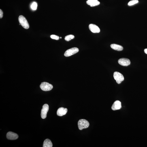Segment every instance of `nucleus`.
<instances>
[{
    "instance_id": "nucleus-1",
    "label": "nucleus",
    "mask_w": 147,
    "mask_h": 147,
    "mask_svg": "<svg viewBox=\"0 0 147 147\" xmlns=\"http://www.w3.org/2000/svg\"><path fill=\"white\" fill-rule=\"evenodd\" d=\"M78 125L79 129L82 130L84 129L87 128L89 127V123L87 120L82 119L79 120Z\"/></svg>"
},
{
    "instance_id": "nucleus-2",
    "label": "nucleus",
    "mask_w": 147,
    "mask_h": 147,
    "mask_svg": "<svg viewBox=\"0 0 147 147\" xmlns=\"http://www.w3.org/2000/svg\"><path fill=\"white\" fill-rule=\"evenodd\" d=\"M20 24L24 29H27L29 28V25L27 20L23 16L20 15L18 19Z\"/></svg>"
},
{
    "instance_id": "nucleus-3",
    "label": "nucleus",
    "mask_w": 147,
    "mask_h": 147,
    "mask_svg": "<svg viewBox=\"0 0 147 147\" xmlns=\"http://www.w3.org/2000/svg\"><path fill=\"white\" fill-rule=\"evenodd\" d=\"M40 87L43 91H47L51 90L53 88V86L48 82H43L41 83Z\"/></svg>"
},
{
    "instance_id": "nucleus-4",
    "label": "nucleus",
    "mask_w": 147,
    "mask_h": 147,
    "mask_svg": "<svg viewBox=\"0 0 147 147\" xmlns=\"http://www.w3.org/2000/svg\"><path fill=\"white\" fill-rule=\"evenodd\" d=\"M113 76L114 79L118 84H120L124 80V78L123 75L118 72H115L114 73Z\"/></svg>"
},
{
    "instance_id": "nucleus-5",
    "label": "nucleus",
    "mask_w": 147,
    "mask_h": 147,
    "mask_svg": "<svg viewBox=\"0 0 147 147\" xmlns=\"http://www.w3.org/2000/svg\"><path fill=\"white\" fill-rule=\"evenodd\" d=\"M79 51L78 48L74 47L67 50L65 53L64 55L66 57H69L77 53Z\"/></svg>"
},
{
    "instance_id": "nucleus-6",
    "label": "nucleus",
    "mask_w": 147,
    "mask_h": 147,
    "mask_svg": "<svg viewBox=\"0 0 147 147\" xmlns=\"http://www.w3.org/2000/svg\"><path fill=\"white\" fill-rule=\"evenodd\" d=\"M49 106L46 104L43 105L41 112V116L42 118L45 119L46 118L47 113L49 110Z\"/></svg>"
},
{
    "instance_id": "nucleus-7",
    "label": "nucleus",
    "mask_w": 147,
    "mask_h": 147,
    "mask_svg": "<svg viewBox=\"0 0 147 147\" xmlns=\"http://www.w3.org/2000/svg\"><path fill=\"white\" fill-rule=\"evenodd\" d=\"M118 62L120 65L124 66H127L131 64L130 60L126 58H121L118 60Z\"/></svg>"
},
{
    "instance_id": "nucleus-8",
    "label": "nucleus",
    "mask_w": 147,
    "mask_h": 147,
    "mask_svg": "<svg viewBox=\"0 0 147 147\" xmlns=\"http://www.w3.org/2000/svg\"><path fill=\"white\" fill-rule=\"evenodd\" d=\"M89 28L90 30L93 33H98L100 31L99 27L95 24H90L89 25Z\"/></svg>"
},
{
    "instance_id": "nucleus-9",
    "label": "nucleus",
    "mask_w": 147,
    "mask_h": 147,
    "mask_svg": "<svg viewBox=\"0 0 147 147\" xmlns=\"http://www.w3.org/2000/svg\"><path fill=\"white\" fill-rule=\"evenodd\" d=\"M6 137L9 140H14L18 138V136L16 133L9 132L7 133Z\"/></svg>"
},
{
    "instance_id": "nucleus-10",
    "label": "nucleus",
    "mask_w": 147,
    "mask_h": 147,
    "mask_svg": "<svg viewBox=\"0 0 147 147\" xmlns=\"http://www.w3.org/2000/svg\"><path fill=\"white\" fill-rule=\"evenodd\" d=\"M121 107V103L119 101H116L113 105L112 108L113 110H119Z\"/></svg>"
},
{
    "instance_id": "nucleus-11",
    "label": "nucleus",
    "mask_w": 147,
    "mask_h": 147,
    "mask_svg": "<svg viewBox=\"0 0 147 147\" xmlns=\"http://www.w3.org/2000/svg\"><path fill=\"white\" fill-rule=\"evenodd\" d=\"M67 108L61 107L58 109L57 111V115L60 116H63L66 114L67 112Z\"/></svg>"
},
{
    "instance_id": "nucleus-12",
    "label": "nucleus",
    "mask_w": 147,
    "mask_h": 147,
    "mask_svg": "<svg viewBox=\"0 0 147 147\" xmlns=\"http://www.w3.org/2000/svg\"><path fill=\"white\" fill-rule=\"evenodd\" d=\"M86 3L91 7L97 6L100 4V3L98 0H88L86 1Z\"/></svg>"
},
{
    "instance_id": "nucleus-13",
    "label": "nucleus",
    "mask_w": 147,
    "mask_h": 147,
    "mask_svg": "<svg viewBox=\"0 0 147 147\" xmlns=\"http://www.w3.org/2000/svg\"><path fill=\"white\" fill-rule=\"evenodd\" d=\"M110 46L113 49L118 51H121L123 49V48L122 46L118 44H112Z\"/></svg>"
},
{
    "instance_id": "nucleus-14",
    "label": "nucleus",
    "mask_w": 147,
    "mask_h": 147,
    "mask_svg": "<svg viewBox=\"0 0 147 147\" xmlns=\"http://www.w3.org/2000/svg\"><path fill=\"white\" fill-rule=\"evenodd\" d=\"M53 145L50 139H46L43 142V147H52Z\"/></svg>"
},
{
    "instance_id": "nucleus-15",
    "label": "nucleus",
    "mask_w": 147,
    "mask_h": 147,
    "mask_svg": "<svg viewBox=\"0 0 147 147\" xmlns=\"http://www.w3.org/2000/svg\"><path fill=\"white\" fill-rule=\"evenodd\" d=\"M74 36L72 35H69L66 36L65 38V40L67 41H69L74 38Z\"/></svg>"
},
{
    "instance_id": "nucleus-16",
    "label": "nucleus",
    "mask_w": 147,
    "mask_h": 147,
    "mask_svg": "<svg viewBox=\"0 0 147 147\" xmlns=\"http://www.w3.org/2000/svg\"><path fill=\"white\" fill-rule=\"evenodd\" d=\"M138 0H132L130 1L128 3V5L129 6H132L138 3Z\"/></svg>"
},
{
    "instance_id": "nucleus-17",
    "label": "nucleus",
    "mask_w": 147,
    "mask_h": 147,
    "mask_svg": "<svg viewBox=\"0 0 147 147\" xmlns=\"http://www.w3.org/2000/svg\"><path fill=\"white\" fill-rule=\"evenodd\" d=\"M37 5L36 2H33L32 4L31 5V8L32 10H36L37 8Z\"/></svg>"
},
{
    "instance_id": "nucleus-18",
    "label": "nucleus",
    "mask_w": 147,
    "mask_h": 147,
    "mask_svg": "<svg viewBox=\"0 0 147 147\" xmlns=\"http://www.w3.org/2000/svg\"><path fill=\"white\" fill-rule=\"evenodd\" d=\"M51 38L52 39L58 40L59 39V37L58 36L54 35H52L50 36Z\"/></svg>"
},
{
    "instance_id": "nucleus-19",
    "label": "nucleus",
    "mask_w": 147,
    "mask_h": 147,
    "mask_svg": "<svg viewBox=\"0 0 147 147\" xmlns=\"http://www.w3.org/2000/svg\"><path fill=\"white\" fill-rule=\"evenodd\" d=\"M3 13L1 9L0 10V18L1 19L3 18Z\"/></svg>"
},
{
    "instance_id": "nucleus-20",
    "label": "nucleus",
    "mask_w": 147,
    "mask_h": 147,
    "mask_svg": "<svg viewBox=\"0 0 147 147\" xmlns=\"http://www.w3.org/2000/svg\"><path fill=\"white\" fill-rule=\"evenodd\" d=\"M144 51L145 53L147 54V49H145Z\"/></svg>"
},
{
    "instance_id": "nucleus-21",
    "label": "nucleus",
    "mask_w": 147,
    "mask_h": 147,
    "mask_svg": "<svg viewBox=\"0 0 147 147\" xmlns=\"http://www.w3.org/2000/svg\"><path fill=\"white\" fill-rule=\"evenodd\" d=\"M60 38L61 39L62 38V37H60Z\"/></svg>"
}]
</instances>
